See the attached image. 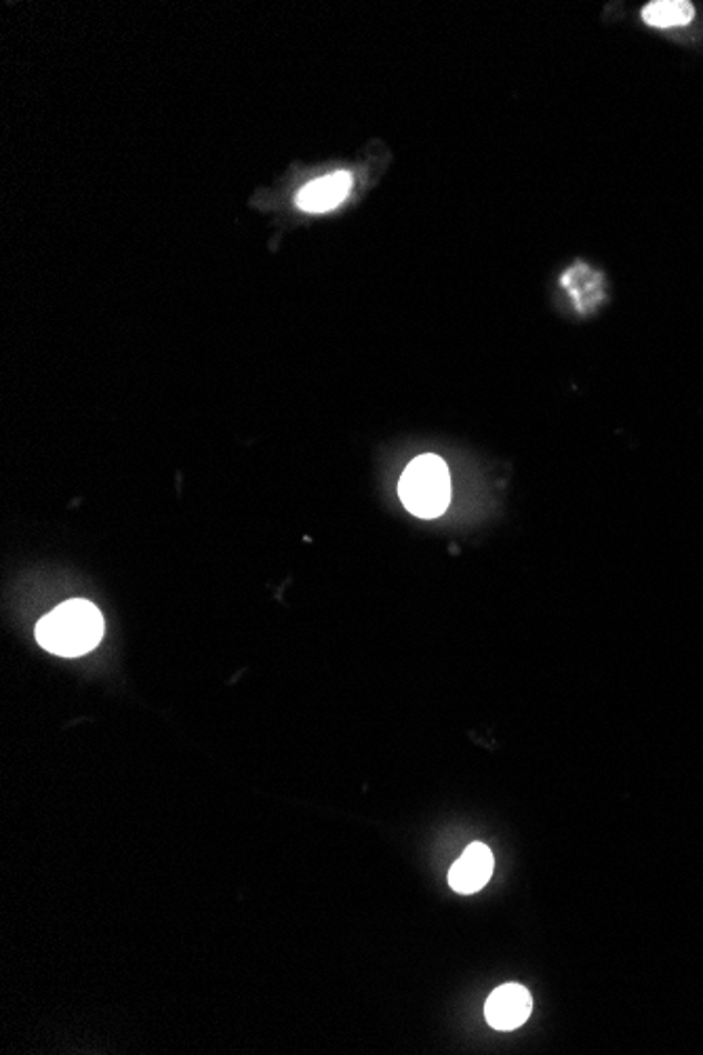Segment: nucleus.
<instances>
[{"label": "nucleus", "mask_w": 703, "mask_h": 1055, "mask_svg": "<svg viewBox=\"0 0 703 1055\" xmlns=\"http://www.w3.org/2000/svg\"><path fill=\"white\" fill-rule=\"evenodd\" d=\"M102 637L104 618L93 602L83 599L65 600L37 626L39 645L62 658H79L93 651Z\"/></svg>", "instance_id": "f257e3e1"}, {"label": "nucleus", "mask_w": 703, "mask_h": 1055, "mask_svg": "<svg viewBox=\"0 0 703 1055\" xmlns=\"http://www.w3.org/2000/svg\"><path fill=\"white\" fill-rule=\"evenodd\" d=\"M398 494L415 517H440L451 501V475L447 464L435 454L415 457L400 476Z\"/></svg>", "instance_id": "f03ea898"}, {"label": "nucleus", "mask_w": 703, "mask_h": 1055, "mask_svg": "<svg viewBox=\"0 0 703 1055\" xmlns=\"http://www.w3.org/2000/svg\"><path fill=\"white\" fill-rule=\"evenodd\" d=\"M533 1010V996L520 984H503L487 998L485 1017L496 1031H514L522 1026Z\"/></svg>", "instance_id": "7ed1b4c3"}, {"label": "nucleus", "mask_w": 703, "mask_h": 1055, "mask_svg": "<svg viewBox=\"0 0 703 1055\" xmlns=\"http://www.w3.org/2000/svg\"><path fill=\"white\" fill-rule=\"evenodd\" d=\"M493 874V853L482 843H472L449 870L451 890L472 895L482 890Z\"/></svg>", "instance_id": "20e7f679"}, {"label": "nucleus", "mask_w": 703, "mask_h": 1055, "mask_svg": "<svg viewBox=\"0 0 703 1055\" xmlns=\"http://www.w3.org/2000/svg\"><path fill=\"white\" fill-rule=\"evenodd\" d=\"M352 175L348 171H337L332 175H325L320 180H314L308 186L302 187L295 203L297 207L308 211V213H325L332 209L342 205L346 196L350 194Z\"/></svg>", "instance_id": "39448f33"}, {"label": "nucleus", "mask_w": 703, "mask_h": 1055, "mask_svg": "<svg viewBox=\"0 0 703 1055\" xmlns=\"http://www.w3.org/2000/svg\"><path fill=\"white\" fill-rule=\"evenodd\" d=\"M562 285L573 295L575 306L580 308V312L594 311L600 302L604 300V278H602V274L594 272L585 264H578V266L567 270L564 276H562Z\"/></svg>", "instance_id": "423d86ee"}, {"label": "nucleus", "mask_w": 703, "mask_h": 1055, "mask_svg": "<svg viewBox=\"0 0 703 1055\" xmlns=\"http://www.w3.org/2000/svg\"><path fill=\"white\" fill-rule=\"evenodd\" d=\"M695 18V7L689 0H653L642 7V20L651 28L686 26Z\"/></svg>", "instance_id": "0eeeda50"}]
</instances>
